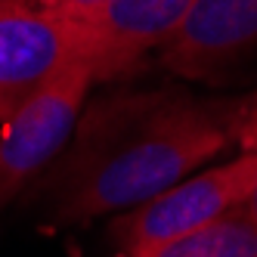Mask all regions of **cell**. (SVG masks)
I'll return each instance as SVG.
<instances>
[{
	"label": "cell",
	"instance_id": "obj_1",
	"mask_svg": "<svg viewBox=\"0 0 257 257\" xmlns=\"http://www.w3.org/2000/svg\"><path fill=\"white\" fill-rule=\"evenodd\" d=\"M232 99L180 87L115 90L84 105L62 155L41 183L56 226L118 217L201 171L232 143Z\"/></svg>",
	"mask_w": 257,
	"mask_h": 257
},
{
	"label": "cell",
	"instance_id": "obj_2",
	"mask_svg": "<svg viewBox=\"0 0 257 257\" xmlns=\"http://www.w3.org/2000/svg\"><path fill=\"white\" fill-rule=\"evenodd\" d=\"M254 177L257 152H238L235 158L201 168L155 198L112 217L108 232L124 257H137L245 205Z\"/></svg>",
	"mask_w": 257,
	"mask_h": 257
},
{
	"label": "cell",
	"instance_id": "obj_3",
	"mask_svg": "<svg viewBox=\"0 0 257 257\" xmlns=\"http://www.w3.org/2000/svg\"><path fill=\"white\" fill-rule=\"evenodd\" d=\"M90 87H96L90 68L84 62H75L4 121L0 127V211L13 198H19L31 183H38L50 164L62 155L87 105Z\"/></svg>",
	"mask_w": 257,
	"mask_h": 257
},
{
	"label": "cell",
	"instance_id": "obj_4",
	"mask_svg": "<svg viewBox=\"0 0 257 257\" xmlns=\"http://www.w3.org/2000/svg\"><path fill=\"white\" fill-rule=\"evenodd\" d=\"M75 62H81L75 22L28 0H0V124Z\"/></svg>",
	"mask_w": 257,
	"mask_h": 257
},
{
	"label": "cell",
	"instance_id": "obj_5",
	"mask_svg": "<svg viewBox=\"0 0 257 257\" xmlns=\"http://www.w3.org/2000/svg\"><path fill=\"white\" fill-rule=\"evenodd\" d=\"M195 0H112L81 22V62L96 84L118 81L168 44Z\"/></svg>",
	"mask_w": 257,
	"mask_h": 257
},
{
	"label": "cell",
	"instance_id": "obj_6",
	"mask_svg": "<svg viewBox=\"0 0 257 257\" xmlns=\"http://www.w3.org/2000/svg\"><path fill=\"white\" fill-rule=\"evenodd\" d=\"M257 47V0H195L177 34L158 50L164 71L208 81Z\"/></svg>",
	"mask_w": 257,
	"mask_h": 257
},
{
	"label": "cell",
	"instance_id": "obj_7",
	"mask_svg": "<svg viewBox=\"0 0 257 257\" xmlns=\"http://www.w3.org/2000/svg\"><path fill=\"white\" fill-rule=\"evenodd\" d=\"M137 257H257V223L245 205Z\"/></svg>",
	"mask_w": 257,
	"mask_h": 257
},
{
	"label": "cell",
	"instance_id": "obj_8",
	"mask_svg": "<svg viewBox=\"0 0 257 257\" xmlns=\"http://www.w3.org/2000/svg\"><path fill=\"white\" fill-rule=\"evenodd\" d=\"M229 137L238 146V152H257V90L232 99Z\"/></svg>",
	"mask_w": 257,
	"mask_h": 257
},
{
	"label": "cell",
	"instance_id": "obj_9",
	"mask_svg": "<svg viewBox=\"0 0 257 257\" xmlns=\"http://www.w3.org/2000/svg\"><path fill=\"white\" fill-rule=\"evenodd\" d=\"M28 4L44 7V10H50V13L62 16V19L81 25V22H87V19H93L99 10H105L112 0H28Z\"/></svg>",
	"mask_w": 257,
	"mask_h": 257
},
{
	"label": "cell",
	"instance_id": "obj_10",
	"mask_svg": "<svg viewBox=\"0 0 257 257\" xmlns=\"http://www.w3.org/2000/svg\"><path fill=\"white\" fill-rule=\"evenodd\" d=\"M245 211H248V217L257 223V177H254V186H251V192L245 198Z\"/></svg>",
	"mask_w": 257,
	"mask_h": 257
}]
</instances>
